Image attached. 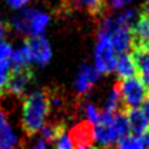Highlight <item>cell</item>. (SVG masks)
Instances as JSON below:
<instances>
[{
    "label": "cell",
    "instance_id": "1",
    "mask_svg": "<svg viewBox=\"0 0 149 149\" xmlns=\"http://www.w3.org/2000/svg\"><path fill=\"white\" fill-rule=\"evenodd\" d=\"M52 94L49 89L36 90L24 100L22 103V128L28 136H34L45 126L51 111Z\"/></svg>",
    "mask_w": 149,
    "mask_h": 149
},
{
    "label": "cell",
    "instance_id": "2",
    "mask_svg": "<svg viewBox=\"0 0 149 149\" xmlns=\"http://www.w3.org/2000/svg\"><path fill=\"white\" fill-rule=\"evenodd\" d=\"M116 85L120 92L123 113L130 109H137L140 105H143L149 93V88L137 74L130 79L120 80Z\"/></svg>",
    "mask_w": 149,
    "mask_h": 149
},
{
    "label": "cell",
    "instance_id": "3",
    "mask_svg": "<svg viewBox=\"0 0 149 149\" xmlns=\"http://www.w3.org/2000/svg\"><path fill=\"white\" fill-rule=\"evenodd\" d=\"M116 52L111 46L110 38L105 33H98L97 46L94 50V62L95 68L100 73H110L115 71L116 65Z\"/></svg>",
    "mask_w": 149,
    "mask_h": 149
},
{
    "label": "cell",
    "instance_id": "4",
    "mask_svg": "<svg viewBox=\"0 0 149 149\" xmlns=\"http://www.w3.org/2000/svg\"><path fill=\"white\" fill-rule=\"evenodd\" d=\"M93 137L102 147H111L119 141V135L116 132L114 123V114L103 111L101 113L100 119L93 124Z\"/></svg>",
    "mask_w": 149,
    "mask_h": 149
},
{
    "label": "cell",
    "instance_id": "5",
    "mask_svg": "<svg viewBox=\"0 0 149 149\" xmlns=\"http://www.w3.org/2000/svg\"><path fill=\"white\" fill-rule=\"evenodd\" d=\"M34 79V72L29 64L25 65H12L8 73L7 81V94L15 97H22L28 85Z\"/></svg>",
    "mask_w": 149,
    "mask_h": 149
},
{
    "label": "cell",
    "instance_id": "6",
    "mask_svg": "<svg viewBox=\"0 0 149 149\" xmlns=\"http://www.w3.org/2000/svg\"><path fill=\"white\" fill-rule=\"evenodd\" d=\"M25 49L29 54L30 62L45 67L51 59V47L43 36H31L25 39Z\"/></svg>",
    "mask_w": 149,
    "mask_h": 149
},
{
    "label": "cell",
    "instance_id": "7",
    "mask_svg": "<svg viewBox=\"0 0 149 149\" xmlns=\"http://www.w3.org/2000/svg\"><path fill=\"white\" fill-rule=\"evenodd\" d=\"M100 74L101 73L98 72L95 67H92L89 64H81L79 73H77V77L74 80L76 90L80 94H86L93 88V85L98 81Z\"/></svg>",
    "mask_w": 149,
    "mask_h": 149
},
{
    "label": "cell",
    "instance_id": "8",
    "mask_svg": "<svg viewBox=\"0 0 149 149\" xmlns=\"http://www.w3.org/2000/svg\"><path fill=\"white\" fill-rule=\"evenodd\" d=\"M132 45L131 46H143L149 49V15L145 12L140 13L134 25H131Z\"/></svg>",
    "mask_w": 149,
    "mask_h": 149
},
{
    "label": "cell",
    "instance_id": "9",
    "mask_svg": "<svg viewBox=\"0 0 149 149\" xmlns=\"http://www.w3.org/2000/svg\"><path fill=\"white\" fill-rule=\"evenodd\" d=\"M131 55L136 67L137 76L149 88V49L143 46H134Z\"/></svg>",
    "mask_w": 149,
    "mask_h": 149
},
{
    "label": "cell",
    "instance_id": "10",
    "mask_svg": "<svg viewBox=\"0 0 149 149\" xmlns=\"http://www.w3.org/2000/svg\"><path fill=\"white\" fill-rule=\"evenodd\" d=\"M70 137L73 143V147H88L93 145V124L89 122H80L70 132ZM73 148V149H74Z\"/></svg>",
    "mask_w": 149,
    "mask_h": 149
},
{
    "label": "cell",
    "instance_id": "11",
    "mask_svg": "<svg viewBox=\"0 0 149 149\" xmlns=\"http://www.w3.org/2000/svg\"><path fill=\"white\" fill-rule=\"evenodd\" d=\"M127 116V120L130 124V131L132 132V135L135 136H140L145 132V130L148 128V122L147 118L144 116L143 111L140 109H130V110L124 111Z\"/></svg>",
    "mask_w": 149,
    "mask_h": 149
},
{
    "label": "cell",
    "instance_id": "12",
    "mask_svg": "<svg viewBox=\"0 0 149 149\" xmlns=\"http://www.w3.org/2000/svg\"><path fill=\"white\" fill-rule=\"evenodd\" d=\"M17 144V137L13 134L5 114L0 110V149H15Z\"/></svg>",
    "mask_w": 149,
    "mask_h": 149
},
{
    "label": "cell",
    "instance_id": "13",
    "mask_svg": "<svg viewBox=\"0 0 149 149\" xmlns=\"http://www.w3.org/2000/svg\"><path fill=\"white\" fill-rule=\"evenodd\" d=\"M116 74L120 80L130 79V77L136 76V67H135L134 59H132L131 54H120L119 58L116 59V65H115Z\"/></svg>",
    "mask_w": 149,
    "mask_h": 149
},
{
    "label": "cell",
    "instance_id": "14",
    "mask_svg": "<svg viewBox=\"0 0 149 149\" xmlns=\"http://www.w3.org/2000/svg\"><path fill=\"white\" fill-rule=\"evenodd\" d=\"M47 24H49V16H47L46 13L30 9L28 34H31V36H41V34L43 33V30L46 29Z\"/></svg>",
    "mask_w": 149,
    "mask_h": 149
},
{
    "label": "cell",
    "instance_id": "15",
    "mask_svg": "<svg viewBox=\"0 0 149 149\" xmlns=\"http://www.w3.org/2000/svg\"><path fill=\"white\" fill-rule=\"evenodd\" d=\"M105 111L111 114L119 113V111H123V106H122V98H120V92H119L118 85L113 88V90L110 92L107 97V101H106L105 105Z\"/></svg>",
    "mask_w": 149,
    "mask_h": 149
},
{
    "label": "cell",
    "instance_id": "16",
    "mask_svg": "<svg viewBox=\"0 0 149 149\" xmlns=\"http://www.w3.org/2000/svg\"><path fill=\"white\" fill-rule=\"evenodd\" d=\"M74 3L88 9L93 16H101L106 10V5H107L106 0H74Z\"/></svg>",
    "mask_w": 149,
    "mask_h": 149
},
{
    "label": "cell",
    "instance_id": "17",
    "mask_svg": "<svg viewBox=\"0 0 149 149\" xmlns=\"http://www.w3.org/2000/svg\"><path fill=\"white\" fill-rule=\"evenodd\" d=\"M54 144H55V149H73L74 148L70 135H67V132H65V126L63 123L60 124L59 131H58L56 136L54 139Z\"/></svg>",
    "mask_w": 149,
    "mask_h": 149
},
{
    "label": "cell",
    "instance_id": "18",
    "mask_svg": "<svg viewBox=\"0 0 149 149\" xmlns=\"http://www.w3.org/2000/svg\"><path fill=\"white\" fill-rule=\"evenodd\" d=\"M144 143L140 136L127 135L118 141V149H144Z\"/></svg>",
    "mask_w": 149,
    "mask_h": 149
},
{
    "label": "cell",
    "instance_id": "19",
    "mask_svg": "<svg viewBox=\"0 0 149 149\" xmlns=\"http://www.w3.org/2000/svg\"><path fill=\"white\" fill-rule=\"evenodd\" d=\"M114 123H115V128H116V132H118L119 137H124L128 135L130 132V124H128V120H127V116L123 111H119V113H115L114 114ZM119 139V140H120Z\"/></svg>",
    "mask_w": 149,
    "mask_h": 149
},
{
    "label": "cell",
    "instance_id": "20",
    "mask_svg": "<svg viewBox=\"0 0 149 149\" xmlns=\"http://www.w3.org/2000/svg\"><path fill=\"white\" fill-rule=\"evenodd\" d=\"M12 63L4 62L0 63V97L7 94V81H8V73H9Z\"/></svg>",
    "mask_w": 149,
    "mask_h": 149
},
{
    "label": "cell",
    "instance_id": "21",
    "mask_svg": "<svg viewBox=\"0 0 149 149\" xmlns=\"http://www.w3.org/2000/svg\"><path fill=\"white\" fill-rule=\"evenodd\" d=\"M82 110H84V115H85V118H86V122H89V123L94 124L95 122L100 119L101 113L92 103H85V105L82 106Z\"/></svg>",
    "mask_w": 149,
    "mask_h": 149
},
{
    "label": "cell",
    "instance_id": "22",
    "mask_svg": "<svg viewBox=\"0 0 149 149\" xmlns=\"http://www.w3.org/2000/svg\"><path fill=\"white\" fill-rule=\"evenodd\" d=\"M12 54H13L12 47L8 43H5V42L0 41V63L9 62L10 58H12Z\"/></svg>",
    "mask_w": 149,
    "mask_h": 149
},
{
    "label": "cell",
    "instance_id": "23",
    "mask_svg": "<svg viewBox=\"0 0 149 149\" xmlns=\"http://www.w3.org/2000/svg\"><path fill=\"white\" fill-rule=\"evenodd\" d=\"M47 144H49V143H47L43 137H39V139L34 143L31 149H47Z\"/></svg>",
    "mask_w": 149,
    "mask_h": 149
},
{
    "label": "cell",
    "instance_id": "24",
    "mask_svg": "<svg viewBox=\"0 0 149 149\" xmlns=\"http://www.w3.org/2000/svg\"><path fill=\"white\" fill-rule=\"evenodd\" d=\"M143 114H144V116L147 118V122L149 123V93L147 95V98H145V101L143 102Z\"/></svg>",
    "mask_w": 149,
    "mask_h": 149
},
{
    "label": "cell",
    "instance_id": "25",
    "mask_svg": "<svg viewBox=\"0 0 149 149\" xmlns=\"http://www.w3.org/2000/svg\"><path fill=\"white\" fill-rule=\"evenodd\" d=\"M131 0H109V3H110V5L113 8H122L124 4H127Z\"/></svg>",
    "mask_w": 149,
    "mask_h": 149
},
{
    "label": "cell",
    "instance_id": "26",
    "mask_svg": "<svg viewBox=\"0 0 149 149\" xmlns=\"http://www.w3.org/2000/svg\"><path fill=\"white\" fill-rule=\"evenodd\" d=\"M8 3L13 8H21L22 5H25L28 3V0H8Z\"/></svg>",
    "mask_w": 149,
    "mask_h": 149
},
{
    "label": "cell",
    "instance_id": "27",
    "mask_svg": "<svg viewBox=\"0 0 149 149\" xmlns=\"http://www.w3.org/2000/svg\"><path fill=\"white\" fill-rule=\"evenodd\" d=\"M5 33H7V26L5 24L0 20V41H3V38L5 37Z\"/></svg>",
    "mask_w": 149,
    "mask_h": 149
},
{
    "label": "cell",
    "instance_id": "28",
    "mask_svg": "<svg viewBox=\"0 0 149 149\" xmlns=\"http://www.w3.org/2000/svg\"><path fill=\"white\" fill-rule=\"evenodd\" d=\"M143 143H144V145L148 147V149H149V127L145 130L144 134H143Z\"/></svg>",
    "mask_w": 149,
    "mask_h": 149
},
{
    "label": "cell",
    "instance_id": "29",
    "mask_svg": "<svg viewBox=\"0 0 149 149\" xmlns=\"http://www.w3.org/2000/svg\"><path fill=\"white\" fill-rule=\"evenodd\" d=\"M144 10H143V12H145V13H148L149 15V0H145V3H144Z\"/></svg>",
    "mask_w": 149,
    "mask_h": 149
}]
</instances>
